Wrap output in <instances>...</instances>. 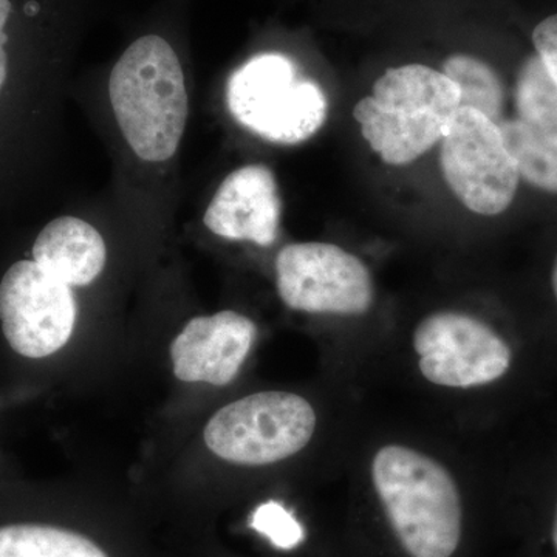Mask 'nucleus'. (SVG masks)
Here are the masks:
<instances>
[{
	"label": "nucleus",
	"mask_w": 557,
	"mask_h": 557,
	"mask_svg": "<svg viewBox=\"0 0 557 557\" xmlns=\"http://www.w3.org/2000/svg\"><path fill=\"white\" fill-rule=\"evenodd\" d=\"M166 13L127 44L110 70L109 100L131 152L146 164L177 156L189 119V94L182 44Z\"/></svg>",
	"instance_id": "obj_1"
},
{
	"label": "nucleus",
	"mask_w": 557,
	"mask_h": 557,
	"mask_svg": "<svg viewBox=\"0 0 557 557\" xmlns=\"http://www.w3.org/2000/svg\"><path fill=\"white\" fill-rule=\"evenodd\" d=\"M460 91L442 72L424 64L387 69L372 97L354 108L362 137L384 163L405 166L442 141Z\"/></svg>",
	"instance_id": "obj_2"
},
{
	"label": "nucleus",
	"mask_w": 557,
	"mask_h": 557,
	"mask_svg": "<svg viewBox=\"0 0 557 557\" xmlns=\"http://www.w3.org/2000/svg\"><path fill=\"white\" fill-rule=\"evenodd\" d=\"M373 486L388 523L412 557H450L461 539V502L448 469L406 446H384Z\"/></svg>",
	"instance_id": "obj_3"
},
{
	"label": "nucleus",
	"mask_w": 557,
	"mask_h": 557,
	"mask_svg": "<svg viewBox=\"0 0 557 557\" xmlns=\"http://www.w3.org/2000/svg\"><path fill=\"white\" fill-rule=\"evenodd\" d=\"M226 102L237 123L277 145L306 141L327 119L324 91L278 51L255 54L234 70Z\"/></svg>",
	"instance_id": "obj_4"
},
{
	"label": "nucleus",
	"mask_w": 557,
	"mask_h": 557,
	"mask_svg": "<svg viewBox=\"0 0 557 557\" xmlns=\"http://www.w3.org/2000/svg\"><path fill=\"white\" fill-rule=\"evenodd\" d=\"M317 429L306 398L288 392H260L218 410L205 428L211 453L242 467H263L298 454Z\"/></svg>",
	"instance_id": "obj_5"
},
{
	"label": "nucleus",
	"mask_w": 557,
	"mask_h": 557,
	"mask_svg": "<svg viewBox=\"0 0 557 557\" xmlns=\"http://www.w3.org/2000/svg\"><path fill=\"white\" fill-rule=\"evenodd\" d=\"M440 166L454 196L485 218L508 212L522 188L500 127L475 109L454 113L442 138Z\"/></svg>",
	"instance_id": "obj_6"
},
{
	"label": "nucleus",
	"mask_w": 557,
	"mask_h": 557,
	"mask_svg": "<svg viewBox=\"0 0 557 557\" xmlns=\"http://www.w3.org/2000/svg\"><path fill=\"white\" fill-rule=\"evenodd\" d=\"M424 379L437 386L480 387L507 379L518 355L507 336L478 318L440 311L413 333Z\"/></svg>",
	"instance_id": "obj_7"
},
{
	"label": "nucleus",
	"mask_w": 557,
	"mask_h": 557,
	"mask_svg": "<svg viewBox=\"0 0 557 557\" xmlns=\"http://www.w3.org/2000/svg\"><path fill=\"white\" fill-rule=\"evenodd\" d=\"M282 302L313 314L359 317L373 304V282L361 259L338 245L292 244L276 258Z\"/></svg>",
	"instance_id": "obj_8"
},
{
	"label": "nucleus",
	"mask_w": 557,
	"mask_h": 557,
	"mask_svg": "<svg viewBox=\"0 0 557 557\" xmlns=\"http://www.w3.org/2000/svg\"><path fill=\"white\" fill-rule=\"evenodd\" d=\"M70 285L35 260L14 263L0 282V321L11 348L25 358H46L69 343L75 329Z\"/></svg>",
	"instance_id": "obj_9"
},
{
	"label": "nucleus",
	"mask_w": 557,
	"mask_h": 557,
	"mask_svg": "<svg viewBox=\"0 0 557 557\" xmlns=\"http://www.w3.org/2000/svg\"><path fill=\"white\" fill-rule=\"evenodd\" d=\"M258 327L233 310L190 319L171 346L174 375L185 383L225 386L247 359Z\"/></svg>",
	"instance_id": "obj_10"
},
{
	"label": "nucleus",
	"mask_w": 557,
	"mask_h": 557,
	"mask_svg": "<svg viewBox=\"0 0 557 557\" xmlns=\"http://www.w3.org/2000/svg\"><path fill=\"white\" fill-rule=\"evenodd\" d=\"M282 201L276 178L263 164H247L220 183L205 211V226L226 240L270 247L277 239Z\"/></svg>",
	"instance_id": "obj_11"
},
{
	"label": "nucleus",
	"mask_w": 557,
	"mask_h": 557,
	"mask_svg": "<svg viewBox=\"0 0 557 557\" xmlns=\"http://www.w3.org/2000/svg\"><path fill=\"white\" fill-rule=\"evenodd\" d=\"M33 260L70 287H86L104 270L108 247L89 222L62 215L36 237Z\"/></svg>",
	"instance_id": "obj_12"
},
{
	"label": "nucleus",
	"mask_w": 557,
	"mask_h": 557,
	"mask_svg": "<svg viewBox=\"0 0 557 557\" xmlns=\"http://www.w3.org/2000/svg\"><path fill=\"white\" fill-rule=\"evenodd\" d=\"M442 72L460 91V108L479 110L497 126L507 120L509 91L491 62L475 54L453 53L443 61Z\"/></svg>",
	"instance_id": "obj_13"
},
{
	"label": "nucleus",
	"mask_w": 557,
	"mask_h": 557,
	"mask_svg": "<svg viewBox=\"0 0 557 557\" xmlns=\"http://www.w3.org/2000/svg\"><path fill=\"white\" fill-rule=\"evenodd\" d=\"M0 557H109L90 539L50 525L0 528Z\"/></svg>",
	"instance_id": "obj_14"
},
{
	"label": "nucleus",
	"mask_w": 557,
	"mask_h": 557,
	"mask_svg": "<svg viewBox=\"0 0 557 557\" xmlns=\"http://www.w3.org/2000/svg\"><path fill=\"white\" fill-rule=\"evenodd\" d=\"M83 3H90V0H0V91L9 79L14 27L21 21Z\"/></svg>",
	"instance_id": "obj_15"
},
{
	"label": "nucleus",
	"mask_w": 557,
	"mask_h": 557,
	"mask_svg": "<svg viewBox=\"0 0 557 557\" xmlns=\"http://www.w3.org/2000/svg\"><path fill=\"white\" fill-rule=\"evenodd\" d=\"M251 527L263 534L274 547L292 549L304 541V528L278 502L270 500L252 512Z\"/></svg>",
	"instance_id": "obj_16"
},
{
	"label": "nucleus",
	"mask_w": 557,
	"mask_h": 557,
	"mask_svg": "<svg viewBox=\"0 0 557 557\" xmlns=\"http://www.w3.org/2000/svg\"><path fill=\"white\" fill-rule=\"evenodd\" d=\"M545 548L548 549L552 557H557V480L555 494H553L552 509L547 520V530H545Z\"/></svg>",
	"instance_id": "obj_17"
},
{
	"label": "nucleus",
	"mask_w": 557,
	"mask_h": 557,
	"mask_svg": "<svg viewBox=\"0 0 557 557\" xmlns=\"http://www.w3.org/2000/svg\"><path fill=\"white\" fill-rule=\"evenodd\" d=\"M548 289L549 296H552L553 299V304H555L557 314V248L548 267Z\"/></svg>",
	"instance_id": "obj_18"
}]
</instances>
